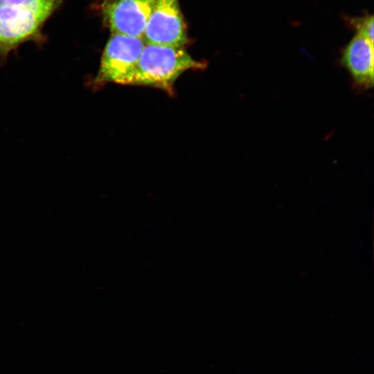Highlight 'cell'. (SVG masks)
<instances>
[{
  "instance_id": "1",
  "label": "cell",
  "mask_w": 374,
  "mask_h": 374,
  "mask_svg": "<svg viewBox=\"0 0 374 374\" xmlns=\"http://www.w3.org/2000/svg\"><path fill=\"white\" fill-rule=\"evenodd\" d=\"M64 0H0V64L26 42L42 46L43 27Z\"/></svg>"
},
{
  "instance_id": "2",
  "label": "cell",
  "mask_w": 374,
  "mask_h": 374,
  "mask_svg": "<svg viewBox=\"0 0 374 374\" xmlns=\"http://www.w3.org/2000/svg\"><path fill=\"white\" fill-rule=\"evenodd\" d=\"M204 65L183 47L145 44L132 85L151 86L172 91L180 75L190 69H202Z\"/></svg>"
},
{
  "instance_id": "3",
  "label": "cell",
  "mask_w": 374,
  "mask_h": 374,
  "mask_svg": "<svg viewBox=\"0 0 374 374\" xmlns=\"http://www.w3.org/2000/svg\"><path fill=\"white\" fill-rule=\"evenodd\" d=\"M145 44L141 37L112 35L103 50L96 84H131Z\"/></svg>"
},
{
  "instance_id": "4",
  "label": "cell",
  "mask_w": 374,
  "mask_h": 374,
  "mask_svg": "<svg viewBox=\"0 0 374 374\" xmlns=\"http://www.w3.org/2000/svg\"><path fill=\"white\" fill-rule=\"evenodd\" d=\"M141 38L145 44L184 46L187 34L179 0H156Z\"/></svg>"
},
{
  "instance_id": "5",
  "label": "cell",
  "mask_w": 374,
  "mask_h": 374,
  "mask_svg": "<svg viewBox=\"0 0 374 374\" xmlns=\"http://www.w3.org/2000/svg\"><path fill=\"white\" fill-rule=\"evenodd\" d=\"M156 0H101L98 8L112 35L142 37Z\"/></svg>"
},
{
  "instance_id": "6",
  "label": "cell",
  "mask_w": 374,
  "mask_h": 374,
  "mask_svg": "<svg viewBox=\"0 0 374 374\" xmlns=\"http://www.w3.org/2000/svg\"><path fill=\"white\" fill-rule=\"evenodd\" d=\"M373 42L356 35L345 46L341 57L355 82L366 89L373 85Z\"/></svg>"
},
{
  "instance_id": "7",
  "label": "cell",
  "mask_w": 374,
  "mask_h": 374,
  "mask_svg": "<svg viewBox=\"0 0 374 374\" xmlns=\"http://www.w3.org/2000/svg\"><path fill=\"white\" fill-rule=\"evenodd\" d=\"M349 24L353 28L357 35L363 37L373 42V17L365 15L363 17H350L348 19Z\"/></svg>"
}]
</instances>
